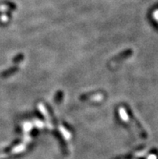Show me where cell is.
Masks as SVG:
<instances>
[{"mask_svg":"<svg viewBox=\"0 0 158 159\" xmlns=\"http://www.w3.org/2000/svg\"><path fill=\"white\" fill-rule=\"evenodd\" d=\"M148 159H156V156L154 154L149 155V157H148Z\"/></svg>","mask_w":158,"mask_h":159,"instance_id":"cell-1","label":"cell"}]
</instances>
